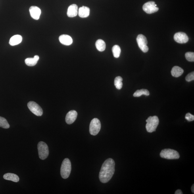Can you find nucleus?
<instances>
[{
    "label": "nucleus",
    "mask_w": 194,
    "mask_h": 194,
    "mask_svg": "<svg viewBox=\"0 0 194 194\" xmlns=\"http://www.w3.org/2000/svg\"><path fill=\"white\" fill-rule=\"evenodd\" d=\"M78 116V112L74 110H71L67 114L66 121L68 124H73L76 120Z\"/></svg>",
    "instance_id": "nucleus-11"
},
{
    "label": "nucleus",
    "mask_w": 194,
    "mask_h": 194,
    "mask_svg": "<svg viewBox=\"0 0 194 194\" xmlns=\"http://www.w3.org/2000/svg\"><path fill=\"white\" fill-rule=\"evenodd\" d=\"M22 40V37L20 35H14L10 39L9 44L10 45L15 46L20 44Z\"/></svg>",
    "instance_id": "nucleus-16"
},
{
    "label": "nucleus",
    "mask_w": 194,
    "mask_h": 194,
    "mask_svg": "<svg viewBox=\"0 0 194 194\" xmlns=\"http://www.w3.org/2000/svg\"><path fill=\"white\" fill-rule=\"evenodd\" d=\"M185 80L187 82H190V81L194 80V72H192L188 74L185 78Z\"/></svg>",
    "instance_id": "nucleus-26"
},
{
    "label": "nucleus",
    "mask_w": 194,
    "mask_h": 194,
    "mask_svg": "<svg viewBox=\"0 0 194 194\" xmlns=\"http://www.w3.org/2000/svg\"><path fill=\"white\" fill-rule=\"evenodd\" d=\"M184 72V70L182 68L178 66H174L171 70V74L172 76L176 78H178L181 76Z\"/></svg>",
    "instance_id": "nucleus-17"
},
{
    "label": "nucleus",
    "mask_w": 194,
    "mask_h": 194,
    "mask_svg": "<svg viewBox=\"0 0 194 194\" xmlns=\"http://www.w3.org/2000/svg\"><path fill=\"white\" fill-rule=\"evenodd\" d=\"M59 40L62 44L65 45H70L73 43L72 37L67 35H61L59 37Z\"/></svg>",
    "instance_id": "nucleus-14"
},
{
    "label": "nucleus",
    "mask_w": 194,
    "mask_h": 194,
    "mask_svg": "<svg viewBox=\"0 0 194 194\" xmlns=\"http://www.w3.org/2000/svg\"><path fill=\"white\" fill-rule=\"evenodd\" d=\"M160 156L162 158L167 159H177L180 158L178 152L169 149L162 150L160 153Z\"/></svg>",
    "instance_id": "nucleus-4"
},
{
    "label": "nucleus",
    "mask_w": 194,
    "mask_h": 194,
    "mask_svg": "<svg viewBox=\"0 0 194 194\" xmlns=\"http://www.w3.org/2000/svg\"><path fill=\"white\" fill-rule=\"evenodd\" d=\"M29 11L31 17L35 20L39 19L41 14L40 8L36 6H32L30 7Z\"/></svg>",
    "instance_id": "nucleus-12"
},
{
    "label": "nucleus",
    "mask_w": 194,
    "mask_h": 194,
    "mask_svg": "<svg viewBox=\"0 0 194 194\" xmlns=\"http://www.w3.org/2000/svg\"><path fill=\"white\" fill-rule=\"evenodd\" d=\"M175 194H182L183 193L182 191H181L180 189H178L177 190L175 193Z\"/></svg>",
    "instance_id": "nucleus-28"
},
{
    "label": "nucleus",
    "mask_w": 194,
    "mask_h": 194,
    "mask_svg": "<svg viewBox=\"0 0 194 194\" xmlns=\"http://www.w3.org/2000/svg\"><path fill=\"white\" fill-rule=\"evenodd\" d=\"M115 163L111 158H108L104 162L99 173L100 181L103 183L108 182L114 173Z\"/></svg>",
    "instance_id": "nucleus-1"
},
{
    "label": "nucleus",
    "mask_w": 194,
    "mask_h": 194,
    "mask_svg": "<svg viewBox=\"0 0 194 194\" xmlns=\"http://www.w3.org/2000/svg\"><path fill=\"white\" fill-rule=\"evenodd\" d=\"M95 45L97 49L100 51H105L106 48V44L105 42L101 39L98 40L96 41Z\"/></svg>",
    "instance_id": "nucleus-20"
},
{
    "label": "nucleus",
    "mask_w": 194,
    "mask_h": 194,
    "mask_svg": "<svg viewBox=\"0 0 194 194\" xmlns=\"http://www.w3.org/2000/svg\"><path fill=\"white\" fill-rule=\"evenodd\" d=\"M137 41L139 48L144 53H146L149 51V47L147 46V39L144 35H139L137 38Z\"/></svg>",
    "instance_id": "nucleus-7"
},
{
    "label": "nucleus",
    "mask_w": 194,
    "mask_h": 194,
    "mask_svg": "<svg viewBox=\"0 0 194 194\" xmlns=\"http://www.w3.org/2000/svg\"><path fill=\"white\" fill-rule=\"evenodd\" d=\"M39 59V56L35 55L34 58H27L25 60V62L27 66L30 67L34 66L36 64Z\"/></svg>",
    "instance_id": "nucleus-19"
},
{
    "label": "nucleus",
    "mask_w": 194,
    "mask_h": 194,
    "mask_svg": "<svg viewBox=\"0 0 194 194\" xmlns=\"http://www.w3.org/2000/svg\"><path fill=\"white\" fill-rule=\"evenodd\" d=\"M90 13L89 8L86 6H83L79 8L78 15L81 18H84L88 17Z\"/></svg>",
    "instance_id": "nucleus-15"
},
{
    "label": "nucleus",
    "mask_w": 194,
    "mask_h": 194,
    "mask_svg": "<svg viewBox=\"0 0 194 194\" xmlns=\"http://www.w3.org/2000/svg\"><path fill=\"white\" fill-rule=\"evenodd\" d=\"M3 178L6 180L10 181L13 182H17L20 179L17 175L11 173H8L3 176Z\"/></svg>",
    "instance_id": "nucleus-18"
},
{
    "label": "nucleus",
    "mask_w": 194,
    "mask_h": 194,
    "mask_svg": "<svg viewBox=\"0 0 194 194\" xmlns=\"http://www.w3.org/2000/svg\"><path fill=\"white\" fill-rule=\"evenodd\" d=\"M143 95L146 96L149 95L150 93L149 91L147 89H145L137 90L133 94V96L134 97H139Z\"/></svg>",
    "instance_id": "nucleus-21"
},
{
    "label": "nucleus",
    "mask_w": 194,
    "mask_h": 194,
    "mask_svg": "<svg viewBox=\"0 0 194 194\" xmlns=\"http://www.w3.org/2000/svg\"><path fill=\"white\" fill-rule=\"evenodd\" d=\"M191 190H192V192L193 193H194V185L193 184L192 185V187H191Z\"/></svg>",
    "instance_id": "nucleus-29"
},
{
    "label": "nucleus",
    "mask_w": 194,
    "mask_h": 194,
    "mask_svg": "<svg viewBox=\"0 0 194 194\" xmlns=\"http://www.w3.org/2000/svg\"><path fill=\"white\" fill-rule=\"evenodd\" d=\"M123 79L122 77L118 76L116 77L114 80V85L117 89H120L123 86Z\"/></svg>",
    "instance_id": "nucleus-22"
},
{
    "label": "nucleus",
    "mask_w": 194,
    "mask_h": 194,
    "mask_svg": "<svg viewBox=\"0 0 194 194\" xmlns=\"http://www.w3.org/2000/svg\"><path fill=\"white\" fill-rule=\"evenodd\" d=\"M71 171V164L69 159L68 158L64 159L61 168L60 174L63 178L66 179L70 176Z\"/></svg>",
    "instance_id": "nucleus-2"
},
{
    "label": "nucleus",
    "mask_w": 194,
    "mask_h": 194,
    "mask_svg": "<svg viewBox=\"0 0 194 194\" xmlns=\"http://www.w3.org/2000/svg\"><path fill=\"white\" fill-rule=\"evenodd\" d=\"M0 127L5 129H8L10 127L7 120L1 116H0Z\"/></svg>",
    "instance_id": "nucleus-24"
},
{
    "label": "nucleus",
    "mask_w": 194,
    "mask_h": 194,
    "mask_svg": "<svg viewBox=\"0 0 194 194\" xmlns=\"http://www.w3.org/2000/svg\"><path fill=\"white\" fill-rule=\"evenodd\" d=\"M174 38L177 43L180 44L186 43L189 40L188 36L185 33L183 32L176 33L174 35Z\"/></svg>",
    "instance_id": "nucleus-10"
},
{
    "label": "nucleus",
    "mask_w": 194,
    "mask_h": 194,
    "mask_svg": "<svg viewBox=\"0 0 194 194\" xmlns=\"http://www.w3.org/2000/svg\"><path fill=\"white\" fill-rule=\"evenodd\" d=\"M28 106L29 110L37 116H41L43 114V110L38 104L34 101L29 102Z\"/></svg>",
    "instance_id": "nucleus-8"
},
{
    "label": "nucleus",
    "mask_w": 194,
    "mask_h": 194,
    "mask_svg": "<svg viewBox=\"0 0 194 194\" xmlns=\"http://www.w3.org/2000/svg\"><path fill=\"white\" fill-rule=\"evenodd\" d=\"M39 155L41 160L47 158L49 154L48 147L47 144L43 141L40 142L37 145Z\"/></svg>",
    "instance_id": "nucleus-5"
},
{
    "label": "nucleus",
    "mask_w": 194,
    "mask_h": 194,
    "mask_svg": "<svg viewBox=\"0 0 194 194\" xmlns=\"http://www.w3.org/2000/svg\"><path fill=\"white\" fill-rule=\"evenodd\" d=\"M147 124L146 128L148 132L152 133L155 132L158 124L159 119L157 116H150L146 120Z\"/></svg>",
    "instance_id": "nucleus-3"
},
{
    "label": "nucleus",
    "mask_w": 194,
    "mask_h": 194,
    "mask_svg": "<svg viewBox=\"0 0 194 194\" xmlns=\"http://www.w3.org/2000/svg\"><path fill=\"white\" fill-rule=\"evenodd\" d=\"M112 51L114 57L118 58L120 57L121 53V49L118 45L114 46L112 48Z\"/></svg>",
    "instance_id": "nucleus-23"
},
{
    "label": "nucleus",
    "mask_w": 194,
    "mask_h": 194,
    "mask_svg": "<svg viewBox=\"0 0 194 194\" xmlns=\"http://www.w3.org/2000/svg\"><path fill=\"white\" fill-rule=\"evenodd\" d=\"M101 128V123L98 119L95 118L91 121L89 128V133L91 135H97L98 134Z\"/></svg>",
    "instance_id": "nucleus-6"
},
{
    "label": "nucleus",
    "mask_w": 194,
    "mask_h": 194,
    "mask_svg": "<svg viewBox=\"0 0 194 194\" xmlns=\"http://www.w3.org/2000/svg\"><path fill=\"white\" fill-rule=\"evenodd\" d=\"M185 119L189 122L192 121L194 120V116L190 113H188L185 116Z\"/></svg>",
    "instance_id": "nucleus-27"
},
{
    "label": "nucleus",
    "mask_w": 194,
    "mask_h": 194,
    "mask_svg": "<svg viewBox=\"0 0 194 194\" xmlns=\"http://www.w3.org/2000/svg\"><path fill=\"white\" fill-rule=\"evenodd\" d=\"M155 2L150 1L146 3L143 6V9L148 14H152L158 11V8L156 7Z\"/></svg>",
    "instance_id": "nucleus-9"
},
{
    "label": "nucleus",
    "mask_w": 194,
    "mask_h": 194,
    "mask_svg": "<svg viewBox=\"0 0 194 194\" xmlns=\"http://www.w3.org/2000/svg\"><path fill=\"white\" fill-rule=\"evenodd\" d=\"M78 14V6L76 4H73L69 7L67 14L68 17H74Z\"/></svg>",
    "instance_id": "nucleus-13"
},
{
    "label": "nucleus",
    "mask_w": 194,
    "mask_h": 194,
    "mask_svg": "<svg viewBox=\"0 0 194 194\" xmlns=\"http://www.w3.org/2000/svg\"><path fill=\"white\" fill-rule=\"evenodd\" d=\"M185 57L188 61L192 62L194 61V53L193 52H187L185 54Z\"/></svg>",
    "instance_id": "nucleus-25"
}]
</instances>
